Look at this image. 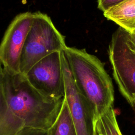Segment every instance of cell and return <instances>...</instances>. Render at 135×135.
<instances>
[{
	"label": "cell",
	"mask_w": 135,
	"mask_h": 135,
	"mask_svg": "<svg viewBox=\"0 0 135 135\" xmlns=\"http://www.w3.org/2000/svg\"><path fill=\"white\" fill-rule=\"evenodd\" d=\"M66 46L65 36L56 28L50 17L40 12L33 13L21 54L20 72L25 75L37 62L53 52L63 51Z\"/></svg>",
	"instance_id": "cell-3"
},
{
	"label": "cell",
	"mask_w": 135,
	"mask_h": 135,
	"mask_svg": "<svg viewBox=\"0 0 135 135\" xmlns=\"http://www.w3.org/2000/svg\"><path fill=\"white\" fill-rule=\"evenodd\" d=\"M109 57L113 76L121 94L133 107L135 104V53L128 43L127 31L119 27L109 44Z\"/></svg>",
	"instance_id": "cell-4"
},
{
	"label": "cell",
	"mask_w": 135,
	"mask_h": 135,
	"mask_svg": "<svg viewBox=\"0 0 135 135\" xmlns=\"http://www.w3.org/2000/svg\"><path fill=\"white\" fill-rule=\"evenodd\" d=\"M75 84L92 105L97 119L113 105L112 80L104 64L85 49L66 46L63 51Z\"/></svg>",
	"instance_id": "cell-2"
},
{
	"label": "cell",
	"mask_w": 135,
	"mask_h": 135,
	"mask_svg": "<svg viewBox=\"0 0 135 135\" xmlns=\"http://www.w3.org/2000/svg\"><path fill=\"white\" fill-rule=\"evenodd\" d=\"M95 135H105V133L103 130V129L98 119L95 124Z\"/></svg>",
	"instance_id": "cell-15"
},
{
	"label": "cell",
	"mask_w": 135,
	"mask_h": 135,
	"mask_svg": "<svg viewBox=\"0 0 135 135\" xmlns=\"http://www.w3.org/2000/svg\"><path fill=\"white\" fill-rule=\"evenodd\" d=\"M62 52H53L35 63L25 75L30 84L41 93L54 100L65 96Z\"/></svg>",
	"instance_id": "cell-5"
},
{
	"label": "cell",
	"mask_w": 135,
	"mask_h": 135,
	"mask_svg": "<svg viewBox=\"0 0 135 135\" xmlns=\"http://www.w3.org/2000/svg\"><path fill=\"white\" fill-rule=\"evenodd\" d=\"M33 13L17 15L7 27L0 43V62L12 73H20V65L24 43L31 26Z\"/></svg>",
	"instance_id": "cell-7"
},
{
	"label": "cell",
	"mask_w": 135,
	"mask_h": 135,
	"mask_svg": "<svg viewBox=\"0 0 135 135\" xmlns=\"http://www.w3.org/2000/svg\"><path fill=\"white\" fill-rule=\"evenodd\" d=\"M15 135H49L48 131L28 127H23Z\"/></svg>",
	"instance_id": "cell-12"
},
{
	"label": "cell",
	"mask_w": 135,
	"mask_h": 135,
	"mask_svg": "<svg viewBox=\"0 0 135 135\" xmlns=\"http://www.w3.org/2000/svg\"><path fill=\"white\" fill-rule=\"evenodd\" d=\"M62 62L65 84V99L77 135H95L97 118L89 101L78 90L63 51Z\"/></svg>",
	"instance_id": "cell-6"
},
{
	"label": "cell",
	"mask_w": 135,
	"mask_h": 135,
	"mask_svg": "<svg viewBox=\"0 0 135 135\" xmlns=\"http://www.w3.org/2000/svg\"><path fill=\"white\" fill-rule=\"evenodd\" d=\"M103 15L128 32L135 30V0H123L104 12Z\"/></svg>",
	"instance_id": "cell-8"
},
{
	"label": "cell",
	"mask_w": 135,
	"mask_h": 135,
	"mask_svg": "<svg viewBox=\"0 0 135 135\" xmlns=\"http://www.w3.org/2000/svg\"><path fill=\"white\" fill-rule=\"evenodd\" d=\"M98 119L105 135H122L117 120L113 105L109 108Z\"/></svg>",
	"instance_id": "cell-11"
},
{
	"label": "cell",
	"mask_w": 135,
	"mask_h": 135,
	"mask_svg": "<svg viewBox=\"0 0 135 135\" xmlns=\"http://www.w3.org/2000/svg\"><path fill=\"white\" fill-rule=\"evenodd\" d=\"M123 0H98V8L103 12L119 4Z\"/></svg>",
	"instance_id": "cell-13"
},
{
	"label": "cell",
	"mask_w": 135,
	"mask_h": 135,
	"mask_svg": "<svg viewBox=\"0 0 135 135\" xmlns=\"http://www.w3.org/2000/svg\"><path fill=\"white\" fill-rule=\"evenodd\" d=\"M47 131L49 135H77L68 103L64 98L55 121Z\"/></svg>",
	"instance_id": "cell-10"
},
{
	"label": "cell",
	"mask_w": 135,
	"mask_h": 135,
	"mask_svg": "<svg viewBox=\"0 0 135 135\" xmlns=\"http://www.w3.org/2000/svg\"><path fill=\"white\" fill-rule=\"evenodd\" d=\"M127 39L130 49L135 53V30L131 32H127Z\"/></svg>",
	"instance_id": "cell-14"
},
{
	"label": "cell",
	"mask_w": 135,
	"mask_h": 135,
	"mask_svg": "<svg viewBox=\"0 0 135 135\" xmlns=\"http://www.w3.org/2000/svg\"><path fill=\"white\" fill-rule=\"evenodd\" d=\"M3 86L9 108L24 127L45 130L51 128L64 99L54 100L47 98L35 89L24 75L12 73L4 68Z\"/></svg>",
	"instance_id": "cell-1"
},
{
	"label": "cell",
	"mask_w": 135,
	"mask_h": 135,
	"mask_svg": "<svg viewBox=\"0 0 135 135\" xmlns=\"http://www.w3.org/2000/svg\"><path fill=\"white\" fill-rule=\"evenodd\" d=\"M3 69L0 62V135H15L24 125L6 102L3 86Z\"/></svg>",
	"instance_id": "cell-9"
},
{
	"label": "cell",
	"mask_w": 135,
	"mask_h": 135,
	"mask_svg": "<svg viewBox=\"0 0 135 135\" xmlns=\"http://www.w3.org/2000/svg\"><path fill=\"white\" fill-rule=\"evenodd\" d=\"M134 108H135V104H134Z\"/></svg>",
	"instance_id": "cell-16"
}]
</instances>
